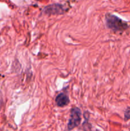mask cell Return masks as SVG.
<instances>
[{"label":"cell","instance_id":"obj_1","mask_svg":"<svg viewBox=\"0 0 130 131\" xmlns=\"http://www.w3.org/2000/svg\"><path fill=\"white\" fill-rule=\"evenodd\" d=\"M105 22L107 26L114 31H122L128 27L126 22L112 14H108L105 15Z\"/></svg>","mask_w":130,"mask_h":131},{"label":"cell","instance_id":"obj_2","mask_svg":"<svg viewBox=\"0 0 130 131\" xmlns=\"http://www.w3.org/2000/svg\"><path fill=\"white\" fill-rule=\"evenodd\" d=\"M81 122V111L77 107H73L70 111V117L68 124V129L72 130L79 126Z\"/></svg>","mask_w":130,"mask_h":131},{"label":"cell","instance_id":"obj_3","mask_svg":"<svg viewBox=\"0 0 130 131\" xmlns=\"http://www.w3.org/2000/svg\"><path fill=\"white\" fill-rule=\"evenodd\" d=\"M56 103L59 107H64L70 103V99L65 93H61L56 97Z\"/></svg>","mask_w":130,"mask_h":131},{"label":"cell","instance_id":"obj_4","mask_svg":"<svg viewBox=\"0 0 130 131\" xmlns=\"http://www.w3.org/2000/svg\"><path fill=\"white\" fill-rule=\"evenodd\" d=\"M44 12L46 14H62L63 13V8L62 6L59 5H53L50 6H48L45 8Z\"/></svg>","mask_w":130,"mask_h":131},{"label":"cell","instance_id":"obj_5","mask_svg":"<svg viewBox=\"0 0 130 131\" xmlns=\"http://www.w3.org/2000/svg\"><path fill=\"white\" fill-rule=\"evenodd\" d=\"M124 119L125 120H127L130 119V107H128L124 113Z\"/></svg>","mask_w":130,"mask_h":131}]
</instances>
